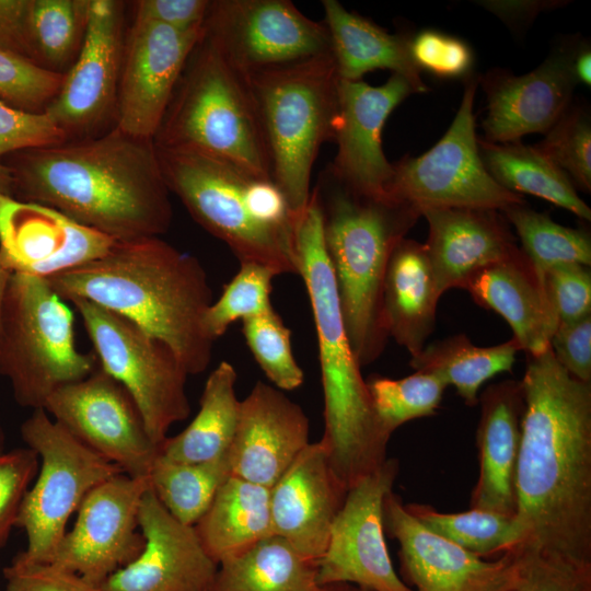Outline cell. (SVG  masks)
I'll return each instance as SVG.
<instances>
[{
  "label": "cell",
  "instance_id": "cell-54",
  "mask_svg": "<svg viewBox=\"0 0 591 591\" xmlns=\"http://www.w3.org/2000/svg\"><path fill=\"white\" fill-rule=\"evenodd\" d=\"M480 5L500 18L511 30L524 28L544 11L561 5V1H479Z\"/></svg>",
  "mask_w": 591,
  "mask_h": 591
},
{
  "label": "cell",
  "instance_id": "cell-6",
  "mask_svg": "<svg viewBox=\"0 0 591 591\" xmlns=\"http://www.w3.org/2000/svg\"><path fill=\"white\" fill-rule=\"evenodd\" d=\"M155 147L169 192L240 263L299 275V219L271 178L199 152Z\"/></svg>",
  "mask_w": 591,
  "mask_h": 591
},
{
  "label": "cell",
  "instance_id": "cell-26",
  "mask_svg": "<svg viewBox=\"0 0 591 591\" xmlns=\"http://www.w3.org/2000/svg\"><path fill=\"white\" fill-rule=\"evenodd\" d=\"M421 216L428 223L424 244L441 294L462 289L475 274L519 250L501 211L439 208Z\"/></svg>",
  "mask_w": 591,
  "mask_h": 591
},
{
  "label": "cell",
  "instance_id": "cell-16",
  "mask_svg": "<svg viewBox=\"0 0 591 591\" xmlns=\"http://www.w3.org/2000/svg\"><path fill=\"white\" fill-rule=\"evenodd\" d=\"M397 473V460L386 459L347 491L316 563L320 586L351 583L368 591H412L394 570L383 525L384 499Z\"/></svg>",
  "mask_w": 591,
  "mask_h": 591
},
{
  "label": "cell",
  "instance_id": "cell-52",
  "mask_svg": "<svg viewBox=\"0 0 591 591\" xmlns=\"http://www.w3.org/2000/svg\"><path fill=\"white\" fill-rule=\"evenodd\" d=\"M209 5V0H138L134 4V19L164 24L178 31H201Z\"/></svg>",
  "mask_w": 591,
  "mask_h": 591
},
{
  "label": "cell",
  "instance_id": "cell-57",
  "mask_svg": "<svg viewBox=\"0 0 591 591\" xmlns=\"http://www.w3.org/2000/svg\"><path fill=\"white\" fill-rule=\"evenodd\" d=\"M325 591H368L351 583H331L325 584Z\"/></svg>",
  "mask_w": 591,
  "mask_h": 591
},
{
  "label": "cell",
  "instance_id": "cell-32",
  "mask_svg": "<svg viewBox=\"0 0 591 591\" xmlns=\"http://www.w3.org/2000/svg\"><path fill=\"white\" fill-rule=\"evenodd\" d=\"M236 371L221 361L208 375L199 410L178 434L167 437L160 447L164 457L184 463H202L225 455L232 444L240 415Z\"/></svg>",
  "mask_w": 591,
  "mask_h": 591
},
{
  "label": "cell",
  "instance_id": "cell-56",
  "mask_svg": "<svg viewBox=\"0 0 591 591\" xmlns=\"http://www.w3.org/2000/svg\"><path fill=\"white\" fill-rule=\"evenodd\" d=\"M11 275H12L11 270L7 268V266L2 263L0 258V321H1L4 297H5V292L8 289Z\"/></svg>",
  "mask_w": 591,
  "mask_h": 591
},
{
  "label": "cell",
  "instance_id": "cell-37",
  "mask_svg": "<svg viewBox=\"0 0 591 591\" xmlns=\"http://www.w3.org/2000/svg\"><path fill=\"white\" fill-rule=\"evenodd\" d=\"M405 508L428 530L482 558L501 556L522 542L514 517L475 508L441 512L422 503H406Z\"/></svg>",
  "mask_w": 591,
  "mask_h": 591
},
{
  "label": "cell",
  "instance_id": "cell-3",
  "mask_svg": "<svg viewBox=\"0 0 591 591\" xmlns=\"http://www.w3.org/2000/svg\"><path fill=\"white\" fill-rule=\"evenodd\" d=\"M65 301L83 299L165 343L188 375L204 372L213 340L204 326L212 301L206 270L160 236L116 241L103 256L46 278Z\"/></svg>",
  "mask_w": 591,
  "mask_h": 591
},
{
  "label": "cell",
  "instance_id": "cell-38",
  "mask_svg": "<svg viewBox=\"0 0 591 591\" xmlns=\"http://www.w3.org/2000/svg\"><path fill=\"white\" fill-rule=\"evenodd\" d=\"M513 225L521 251L542 281L547 270L561 264L591 265V237L582 229L555 222L548 215L533 210L526 202L501 211Z\"/></svg>",
  "mask_w": 591,
  "mask_h": 591
},
{
  "label": "cell",
  "instance_id": "cell-28",
  "mask_svg": "<svg viewBox=\"0 0 591 591\" xmlns=\"http://www.w3.org/2000/svg\"><path fill=\"white\" fill-rule=\"evenodd\" d=\"M462 289L509 324L526 355H538L549 347L557 321L542 281L520 247L475 274Z\"/></svg>",
  "mask_w": 591,
  "mask_h": 591
},
{
  "label": "cell",
  "instance_id": "cell-19",
  "mask_svg": "<svg viewBox=\"0 0 591 591\" xmlns=\"http://www.w3.org/2000/svg\"><path fill=\"white\" fill-rule=\"evenodd\" d=\"M383 525L399 545V571L412 591H501L515 576L519 546L486 560L424 526L393 490L384 499Z\"/></svg>",
  "mask_w": 591,
  "mask_h": 591
},
{
  "label": "cell",
  "instance_id": "cell-47",
  "mask_svg": "<svg viewBox=\"0 0 591 591\" xmlns=\"http://www.w3.org/2000/svg\"><path fill=\"white\" fill-rule=\"evenodd\" d=\"M39 467L37 453L26 447L0 453V548L9 538L23 499Z\"/></svg>",
  "mask_w": 591,
  "mask_h": 591
},
{
  "label": "cell",
  "instance_id": "cell-43",
  "mask_svg": "<svg viewBox=\"0 0 591 591\" xmlns=\"http://www.w3.org/2000/svg\"><path fill=\"white\" fill-rule=\"evenodd\" d=\"M535 146L568 175L576 189L591 192V119L587 107L570 104Z\"/></svg>",
  "mask_w": 591,
  "mask_h": 591
},
{
  "label": "cell",
  "instance_id": "cell-8",
  "mask_svg": "<svg viewBox=\"0 0 591 591\" xmlns=\"http://www.w3.org/2000/svg\"><path fill=\"white\" fill-rule=\"evenodd\" d=\"M270 159L271 178L299 219L323 143L334 141L340 79L332 53L250 76Z\"/></svg>",
  "mask_w": 591,
  "mask_h": 591
},
{
  "label": "cell",
  "instance_id": "cell-20",
  "mask_svg": "<svg viewBox=\"0 0 591 591\" xmlns=\"http://www.w3.org/2000/svg\"><path fill=\"white\" fill-rule=\"evenodd\" d=\"M578 44L573 39L561 43L525 74L494 68L479 78L487 99L485 141L513 142L525 135L549 130L571 104L578 84L572 70Z\"/></svg>",
  "mask_w": 591,
  "mask_h": 591
},
{
  "label": "cell",
  "instance_id": "cell-13",
  "mask_svg": "<svg viewBox=\"0 0 591 591\" xmlns=\"http://www.w3.org/2000/svg\"><path fill=\"white\" fill-rule=\"evenodd\" d=\"M44 409L124 474L149 478L161 445L151 439L130 394L100 364L86 378L56 391Z\"/></svg>",
  "mask_w": 591,
  "mask_h": 591
},
{
  "label": "cell",
  "instance_id": "cell-51",
  "mask_svg": "<svg viewBox=\"0 0 591 591\" xmlns=\"http://www.w3.org/2000/svg\"><path fill=\"white\" fill-rule=\"evenodd\" d=\"M549 347L557 362L570 375L591 383V314L557 325Z\"/></svg>",
  "mask_w": 591,
  "mask_h": 591
},
{
  "label": "cell",
  "instance_id": "cell-9",
  "mask_svg": "<svg viewBox=\"0 0 591 591\" xmlns=\"http://www.w3.org/2000/svg\"><path fill=\"white\" fill-rule=\"evenodd\" d=\"M99 367L78 349L71 309L46 278L13 273L0 321V375L23 407L44 408L59 389Z\"/></svg>",
  "mask_w": 591,
  "mask_h": 591
},
{
  "label": "cell",
  "instance_id": "cell-14",
  "mask_svg": "<svg viewBox=\"0 0 591 591\" xmlns=\"http://www.w3.org/2000/svg\"><path fill=\"white\" fill-rule=\"evenodd\" d=\"M204 30L248 76L332 53L325 23L289 0L210 1Z\"/></svg>",
  "mask_w": 591,
  "mask_h": 591
},
{
  "label": "cell",
  "instance_id": "cell-1",
  "mask_svg": "<svg viewBox=\"0 0 591 591\" xmlns=\"http://www.w3.org/2000/svg\"><path fill=\"white\" fill-rule=\"evenodd\" d=\"M515 472L520 545L591 564V383L548 347L526 355Z\"/></svg>",
  "mask_w": 591,
  "mask_h": 591
},
{
  "label": "cell",
  "instance_id": "cell-44",
  "mask_svg": "<svg viewBox=\"0 0 591 591\" xmlns=\"http://www.w3.org/2000/svg\"><path fill=\"white\" fill-rule=\"evenodd\" d=\"M63 76L0 48V101L21 111L45 113Z\"/></svg>",
  "mask_w": 591,
  "mask_h": 591
},
{
  "label": "cell",
  "instance_id": "cell-42",
  "mask_svg": "<svg viewBox=\"0 0 591 591\" xmlns=\"http://www.w3.org/2000/svg\"><path fill=\"white\" fill-rule=\"evenodd\" d=\"M242 334L274 386L291 391L303 383L304 373L292 354L290 329L274 309L242 321Z\"/></svg>",
  "mask_w": 591,
  "mask_h": 591
},
{
  "label": "cell",
  "instance_id": "cell-36",
  "mask_svg": "<svg viewBox=\"0 0 591 591\" xmlns=\"http://www.w3.org/2000/svg\"><path fill=\"white\" fill-rule=\"evenodd\" d=\"M229 476L228 453L202 463L176 462L159 453L149 474V484L172 517L195 526Z\"/></svg>",
  "mask_w": 591,
  "mask_h": 591
},
{
  "label": "cell",
  "instance_id": "cell-5",
  "mask_svg": "<svg viewBox=\"0 0 591 591\" xmlns=\"http://www.w3.org/2000/svg\"><path fill=\"white\" fill-rule=\"evenodd\" d=\"M312 190L346 333L359 364L368 366L389 339L382 294L390 256L421 213L394 198L359 193L327 167Z\"/></svg>",
  "mask_w": 591,
  "mask_h": 591
},
{
  "label": "cell",
  "instance_id": "cell-10",
  "mask_svg": "<svg viewBox=\"0 0 591 591\" xmlns=\"http://www.w3.org/2000/svg\"><path fill=\"white\" fill-rule=\"evenodd\" d=\"M20 431L39 459L38 476L16 519L15 526L23 529L27 538L20 554L32 561L49 563L84 497L123 471L76 439L44 408L34 409Z\"/></svg>",
  "mask_w": 591,
  "mask_h": 591
},
{
  "label": "cell",
  "instance_id": "cell-33",
  "mask_svg": "<svg viewBox=\"0 0 591 591\" xmlns=\"http://www.w3.org/2000/svg\"><path fill=\"white\" fill-rule=\"evenodd\" d=\"M478 150L486 170L503 188L540 197L584 221L591 220V209L568 175L535 144L478 139Z\"/></svg>",
  "mask_w": 591,
  "mask_h": 591
},
{
  "label": "cell",
  "instance_id": "cell-53",
  "mask_svg": "<svg viewBox=\"0 0 591 591\" xmlns=\"http://www.w3.org/2000/svg\"><path fill=\"white\" fill-rule=\"evenodd\" d=\"M31 5L32 0H0V48L37 63L31 33Z\"/></svg>",
  "mask_w": 591,
  "mask_h": 591
},
{
  "label": "cell",
  "instance_id": "cell-17",
  "mask_svg": "<svg viewBox=\"0 0 591 591\" xmlns=\"http://www.w3.org/2000/svg\"><path fill=\"white\" fill-rule=\"evenodd\" d=\"M149 489V478L124 473L95 486L82 500L74 525L49 563L101 586L142 551L144 538L138 514Z\"/></svg>",
  "mask_w": 591,
  "mask_h": 591
},
{
  "label": "cell",
  "instance_id": "cell-25",
  "mask_svg": "<svg viewBox=\"0 0 591 591\" xmlns=\"http://www.w3.org/2000/svg\"><path fill=\"white\" fill-rule=\"evenodd\" d=\"M346 495L324 443H309L269 489L274 534L317 563Z\"/></svg>",
  "mask_w": 591,
  "mask_h": 591
},
{
  "label": "cell",
  "instance_id": "cell-45",
  "mask_svg": "<svg viewBox=\"0 0 591 591\" xmlns=\"http://www.w3.org/2000/svg\"><path fill=\"white\" fill-rule=\"evenodd\" d=\"M519 547L515 576L501 591H591V564Z\"/></svg>",
  "mask_w": 591,
  "mask_h": 591
},
{
  "label": "cell",
  "instance_id": "cell-48",
  "mask_svg": "<svg viewBox=\"0 0 591 591\" xmlns=\"http://www.w3.org/2000/svg\"><path fill=\"white\" fill-rule=\"evenodd\" d=\"M546 298L557 325L591 314V271L581 264H561L546 271Z\"/></svg>",
  "mask_w": 591,
  "mask_h": 591
},
{
  "label": "cell",
  "instance_id": "cell-7",
  "mask_svg": "<svg viewBox=\"0 0 591 591\" xmlns=\"http://www.w3.org/2000/svg\"><path fill=\"white\" fill-rule=\"evenodd\" d=\"M153 141L158 147L199 152L271 178L251 78L206 34L185 65Z\"/></svg>",
  "mask_w": 591,
  "mask_h": 591
},
{
  "label": "cell",
  "instance_id": "cell-58",
  "mask_svg": "<svg viewBox=\"0 0 591 591\" xmlns=\"http://www.w3.org/2000/svg\"><path fill=\"white\" fill-rule=\"evenodd\" d=\"M5 451V434L4 430L2 428V425L0 422V453Z\"/></svg>",
  "mask_w": 591,
  "mask_h": 591
},
{
  "label": "cell",
  "instance_id": "cell-39",
  "mask_svg": "<svg viewBox=\"0 0 591 591\" xmlns=\"http://www.w3.org/2000/svg\"><path fill=\"white\" fill-rule=\"evenodd\" d=\"M90 0H32L31 33L37 63L65 74L86 31Z\"/></svg>",
  "mask_w": 591,
  "mask_h": 591
},
{
  "label": "cell",
  "instance_id": "cell-55",
  "mask_svg": "<svg viewBox=\"0 0 591 591\" xmlns=\"http://www.w3.org/2000/svg\"><path fill=\"white\" fill-rule=\"evenodd\" d=\"M572 70L578 83L591 85V49L587 42H579L572 59Z\"/></svg>",
  "mask_w": 591,
  "mask_h": 591
},
{
  "label": "cell",
  "instance_id": "cell-24",
  "mask_svg": "<svg viewBox=\"0 0 591 591\" xmlns=\"http://www.w3.org/2000/svg\"><path fill=\"white\" fill-rule=\"evenodd\" d=\"M309 443L301 406L276 386L257 382L241 401L228 451L231 475L270 489Z\"/></svg>",
  "mask_w": 591,
  "mask_h": 591
},
{
  "label": "cell",
  "instance_id": "cell-12",
  "mask_svg": "<svg viewBox=\"0 0 591 591\" xmlns=\"http://www.w3.org/2000/svg\"><path fill=\"white\" fill-rule=\"evenodd\" d=\"M479 77L470 76L454 119L443 137L419 157L393 164L387 196L420 213L427 209L473 208L502 211L525 202L486 170L475 132L474 97Z\"/></svg>",
  "mask_w": 591,
  "mask_h": 591
},
{
  "label": "cell",
  "instance_id": "cell-49",
  "mask_svg": "<svg viewBox=\"0 0 591 591\" xmlns=\"http://www.w3.org/2000/svg\"><path fill=\"white\" fill-rule=\"evenodd\" d=\"M410 54L420 70L438 77L467 74L473 66L471 47L462 39L438 31L426 30L410 37Z\"/></svg>",
  "mask_w": 591,
  "mask_h": 591
},
{
  "label": "cell",
  "instance_id": "cell-11",
  "mask_svg": "<svg viewBox=\"0 0 591 591\" xmlns=\"http://www.w3.org/2000/svg\"><path fill=\"white\" fill-rule=\"evenodd\" d=\"M70 303L81 317L100 367L130 394L151 439L161 445L171 426L190 413L185 367L165 343L131 321L83 299Z\"/></svg>",
  "mask_w": 591,
  "mask_h": 591
},
{
  "label": "cell",
  "instance_id": "cell-40",
  "mask_svg": "<svg viewBox=\"0 0 591 591\" xmlns=\"http://www.w3.org/2000/svg\"><path fill=\"white\" fill-rule=\"evenodd\" d=\"M366 382L374 413L390 436L407 421L434 415L448 387L428 371L402 379L372 375Z\"/></svg>",
  "mask_w": 591,
  "mask_h": 591
},
{
  "label": "cell",
  "instance_id": "cell-15",
  "mask_svg": "<svg viewBox=\"0 0 591 591\" xmlns=\"http://www.w3.org/2000/svg\"><path fill=\"white\" fill-rule=\"evenodd\" d=\"M124 8L117 0H90L81 50L45 111L67 140L97 136L116 125Z\"/></svg>",
  "mask_w": 591,
  "mask_h": 591
},
{
  "label": "cell",
  "instance_id": "cell-29",
  "mask_svg": "<svg viewBox=\"0 0 591 591\" xmlns=\"http://www.w3.org/2000/svg\"><path fill=\"white\" fill-rule=\"evenodd\" d=\"M441 296L425 244L401 240L389 259L382 309L389 337L412 357L424 349L434 329Z\"/></svg>",
  "mask_w": 591,
  "mask_h": 591
},
{
  "label": "cell",
  "instance_id": "cell-46",
  "mask_svg": "<svg viewBox=\"0 0 591 591\" xmlns=\"http://www.w3.org/2000/svg\"><path fill=\"white\" fill-rule=\"evenodd\" d=\"M65 140V134L45 113L21 111L0 101V194L12 193L10 171L2 162L7 155Z\"/></svg>",
  "mask_w": 591,
  "mask_h": 591
},
{
  "label": "cell",
  "instance_id": "cell-22",
  "mask_svg": "<svg viewBox=\"0 0 591 591\" xmlns=\"http://www.w3.org/2000/svg\"><path fill=\"white\" fill-rule=\"evenodd\" d=\"M413 92L398 74L372 86L361 80L339 84V115L334 141L337 152L329 172L352 189L389 197L393 164L382 148V129L393 109Z\"/></svg>",
  "mask_w": 591,
  "mask_h": 591
},
{
  "label": "cell",
  "instance_id": "cell-27",
  "mask_svg": "<svg viewBox=\"0 0 591 591\" xmlns=\"http://www.w3.org/2000/svg\"><path fill=\"white\" fill-rule=\"evenodd\" d=\"M476 431L478 477L471 508L515 517V472L519 459L524 398L521 381L488 385L478 397Z\"/></svg>",
  "mask_w": 591,
  "mask_h": 591
},
{
  "label": "cell",
  "instance_id": "cell-34",
  "mask_svg": "<svg viewBox=\"0 0 591 591\" xmlns=\"http://www.w3.org/2000/svg\"><path fill=\"white\" fill-rule=\"evenodd\" d=\"M316 563L270 535L218 565L209 591H325Z\"/></svg>",
  "mask_w": 591,
  "mask_h": 591
},
{
  "label": "cell",
  "instance_id": "cell-18",
  "mask_svg": "<svg viewBox=\"0 0 591 591\" xmlns=\"http://www.w3.org/2000/svg\"><path fill=\"white\" fill-rule=\"evenodd\" d=\"M205 34L134 19L125 37L116 127L153 139L185 65Z\"/></svg>",
  "mask_w": 591,
  "mask_h": 591
},
{
  "label": "cell",
  "instance_id": "cell-2",
  "mask_svg": "<svg viewBox=\"0 0 591 591\" xmlns=\"http://www.w3.org/2000/svg\"><path fill=\"white\" fill-rule=\"evenodd\" d=\"M2 162L13 198L50 207L114 241L161 236L171 227V193L153 139L114 126L18 151Z\"/></svg>",
  "mask_w": 591,
  "mask_h": 591
},
{
  "label": "cell",
  "instance_id": "cell-4",
  "mask_svg": "<svg viewBox=\"0 0 591 591\" xmlns=\"http://www.w3.org/2000/svg\"><path fill=\"white\" fill-rule=\"evenodd\" d=\"M299 275L310 300L318 344L324 395V443L331 467L347 489L386 461L390 434L372 406L367 382L348 339L320 204L312 190L297 224Z\"/></svg>",
  "mask_w": 591,
  "mask_h": 591
},
{
  "label": "cell",
  "instance_id": "cell-21",
  "mask_svg": "<svg viewBox=\"0 0 591 591\" xmlns=\"http://www.w3.org/2000/svg\"><path fill=\"white\" fill-rule=\"evenodd\" d=\"M115 242L50 207L0 194V258L12 274L49 278L103 256Z\"/></svg>",
  "mask_w": 591,
  "mask_h": 591
},
{
  "label": "cell",
  "instance_id": "cell-30",
  "mask_svg": "<svg viewBox=\"0 0 591 591\" xmlns=\"http://www.w3.org/2000/svg\"><path fill=\"white\" fill-rule=\"evenodd\" d=\"M322 5L340 80L358 81L369 71L387 69L403 77L414 93L428 91L410 54V37L391 34L336 0H323Z\"/></svg>",
  "mask_w": 591,
  "mask_h": 591
},
{
  "label": "cell",
  "instance_id": "cell-50",
  "mask_svg": "<svg viewBox=\"0 0 591 591\" xmlns=\"http://www.w3.org/2000/svg\"><path fill=\"white\" fill-rule=\"evenodd\" d=\"M4 591H102L80 575L51 563H38L18 554L3 569Z\"/></svg>",
  "mask_w": 591,
  "mask_h": 591
},
{
  "label": "cell",
  "instance_id": "cell-35",
  "mask_svg": "<svg viewBox=\"0 0 591 591\" xmlns=\"http://www.w3.org/2000/svg\"><path fill=\"white\" fill-rule=\"evenodd\" d=\"M521 350L519 343L510 340L495 346L474 345L466 335L457 334L427 346L410 358L415 371L439 375L453 386L468 406L478 404L482 385L502 372H510Z\"/></svg>",
  "mask_w": 591,
  "mask_h": 591
},
{
  "label": "cell",
  "instance_id": "cell-23",
  "mask_svg": "<svg viewBox=\"0 0 591 591\" xmlns=\"http://www.w3.org/2000/svg\"><path fill=\"white\" fill-rule=\"evenodd\" d=\"M140 554L112 573L102 591H209L218 564L202 546L195 526L186 525L149 489L140 503Z\"/></svg>",
  "mask_w": 591,
  "mask_h": 591
},
{
  "label": "cell",
  "instance_id": "cell-41",
  "mask_svg": "<svg viewBox=\"0 0 591 591\" xmlns=\"http://www.w3.org/2000/svg\"><path fill=\"white\" fill-rule=\"evenodd\" d=\"M277 275L256 263H240L235 276L223 287L221 296L208 308L204 326L216 341L229 326L271 309V281Z\"/></svg>",
  "mask_w": 591,
  "mask_h": 591
},
{
  "label": "cell",
  "instance_id": "cell-31",
  "mask_svg": "<svg viewBox=\"0 0 591 591\" xmlns=\"http://www.w3.org/2000/svg\"><path fill=\"white\" fill-rule=\"evenodd\" d=\"M195 530L218 565L245 552L274 535L269 488L229 476Z\"/></svg>",
  "mask_w": 591,
  "mask_h": 591
}]
</instances>
